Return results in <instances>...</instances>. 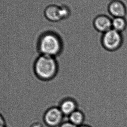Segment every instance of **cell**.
Wrapping results in <instances>:
<instances>
[{
  "label": "cell",
  "mask_w": 127,
  "mask_h": 127,
  "mask_svg": "<svg viewBox=\"0 0 127 127\" xmlns=\"http://www.w3.org/2000/svg\"><path fill=\"white\" fill-rule=\"evenodd\" d=\"M60 127H78L69 122L68 117L64 116L63 122L60 125Z\"/></svg>",
  "instance_id": "obj_12"
},
{
  "label": "cell",
  "mask_w": 127,
  "mask_h": 127,
  "mask_svg": "<svg viewBox=\"0 0 127 127\" xmlns=\"http://www.w3.org/2000/svg\"><path fill=\"white\" fill-rule=\"evenodd\" d=\"M34 71L37 76L42 80H49L56 75L58 64L55 57L41 55L34 64Z\"/></svg>",
  "instance_id": "obj_2"
},
{
  "label": "cell",
  "mask_w": 127,
  "mask_h": 127,
  "mask_svg": "<svg viewBox=\"0 0 127 127\" xmlns=\"http://www.w3.org/2000/svg\"><path fill=\"white\" fill-rule=\"evenodd\" d=\"M44 16L48 21L58 23L62 21L61 5L58 4H52L48 5L45 9Z\"/></svg>",
  "instance_id": "obj_6"
},
{
  "label": "cell",
  "mask_w": 127,
  "mask_h": 127,
  "mask_svg": "<svg viewBox=\"0 0 127 127\" xmlns=\"http://www.w3.org/2000/svg\"><path fill=\"white\" fill-rule=\"evenodd\" d=\"M62 20L67 19L71 14V10L66 5H61Z\"/></svg>",
  "instance_id": "obj_11"
},
{
  "label": "cell",
  "mask_w": 127,
  "mask_h": 127,
  "mask_svg": "<svg viewBox=\"0 0 127 127\" xmlns=\"http://www.w3.org/2000/svg\"></svg>",
  "instance_id": "obj_17"
},
{
  "label": "cell",
  "mask_w": 127,
  "mask_h": 127,
  "mask_svg": "<svg viewBox=\"0 0 127 127\" xmlns=\"http://www.w3.org/2000/svg\"><path fill=\"white\" fill-rule=\"evenodd\" d=\"M64 48L63 39L56 31L44 32L38 42V51L41 55L56 57L62 53Z\"/></svg>",
  "instance_id": "obj_1"
},
{
  "label": "cell",
  "mask_w": 127,
  "mask_h": 127,
  "mask_svg": "<svg viewBox=\"0 0 127 127\" xmlns=\"http://www.w3.org/2000/svg\"><path fill=\"white\" fill-rule=\"evenodd\" d=\"M69 122L78 127L82 125L84 121V115L81 111L76 110L68 116Z\"/></svg>",
  "instance_id": "obj_10"
},
{
  "label": "cell",
  "mask_w": 127,
  "mask_h": 127,
  "mask_svg": "<svg viewBox=\"0 0 127 127\" xmlns=\"http://www.w3.org/2000/svg\"><path fill=\"white\" fill-rule=\"evenodd\" d=\"M127 21L124 17L113 18L112 19V29L122 33L126 29Z\"/></svg>",
  "instance_id": "obj_9"
},
{
  "label": "cell",
  "mask_w": 127,
  "mask_h": 127,
  "mask_svg": "<svg viewBox=\"0 0 127 127\" xmlns=\"http://www.w3.org/2000/svg\"><path fill=\"white\" fill-rule=\"evenodd\" d=\"M108 11L113 18L124 17L127 14L125 4L120 0H114L108 6Z\"/></svg>",
  "instance_id": "obj_7"
},
{
  "label": "cell",
  "mask_w": 127,
  "mask_h": 127,
  "mask_svg": "<svg viewBox=\"0 0 127 127\" xmlns=\"http://www.w3.org/2000/svg\"><path fill=\"white\" fill-rule=\"evenodd\" d=\"M101 41L103 48L107 51L114 52L121 48L123 37L121 33L111 29L102 34Z\"/></svg>",
  "instance_id": "obj_3"
},
{
  "label": "cell",
  "mask_w": 127,
  "mask_h": 127,
  "mask_svg": "<svg viewBox=\"0 0 127 127\" xmlns=\"http://www.w3.org/2000/svg\"><path fill=\"white\" fill-rule=\"evenodd\" d=\"M64 119V115L58 107H53L48 110L44 115V121L47 125L55 127L61 125Z\"/></svg>",
  "instance_id": "obj_4"
},
{
  "label": "cell",
  "mask_w": 127,
  "mask_h": 127,
  "mask_svg": "<svg viewBox=\"0 0 127 127\" xmlns=\"http://www.w3.org/2000/svg\"><path fill=\"white\" fill-rule=\"evenodd\" d=\"M47 125L45 122L44 123L37 122L33 124L31 127H45Z\"/></svg>",
  "instance_id": "obj_13"
},
{
  "label": "cell",
  "mask_w": 127,
  "mask_h": 127,
  "mask_svg": "<svg viewBox=\"0 0 127 127\" xmlns=\"http://www.w3.org/2000/svg\"><path fill=\"white\" fill-rule=\"evenodd\" d=\"M90 127L89 126H88V125H81V126H80L79 127Z\"/></svg>",
  "instance_id": "obj_15"
},
{
  "label": "cell",
  "mask_w": 127,
  "mask_h": 127,
  "mask_svg": "<svg viewBox=\"0 0 127 127\" xmlns=\"http://www.w3.org/2000/svg\"><path fill=\"white\" fill-rule=\"evenodd\" d=\"M93 24L96 30L102 34L112 29V19L104 14L96 16L94 19Z\"/></svg>",
  "instance_id": "obj_5"
},
{
  "label": "cell",
  "mask_w": 127,
  "mask_h": 127,
  "mask_svg": "<svg viewBox=\"0 0 127 127\" xmlns=\"http://www.w3.org/2000/svg\"><path fill=\"white\" fill-rule=\"evenodd\" d=\"M59 108L64 116L68 117L77 109V106L74 100L69 98L65 99L62 102Z\"/></svg>",
  "instance_id": "obj_8"
},
{
  "label": "cell",
  "mask_w": 127,
  "mask_h": 127,
  "mask_svg": "<svg viewBox=\"0 0 127 127\" xmlns=\"http://www.w3.org/2000/svg\"><path fill=\"white\" fill-rule=\"evenodd\" d=\"M5 125V121L4 117L0 114V127Z\"/></svg>",
  "instance_id": "obj_14"
},
{
  "label": "cell",
  "mask_w": 127,
  "mask_h": 127,
  "mask_svg": "<svg viewBox=\"0 0 127 127\" xmlns=\"http://www.w3.org/2000/svg\"><path fill=\"white\" fill-rule=\"evenodd\" d=\"M7 127L6 126V125H5V126H2V127Z\"/></svg>",
  "instance_id": "obj_16"
}]
</instances>
